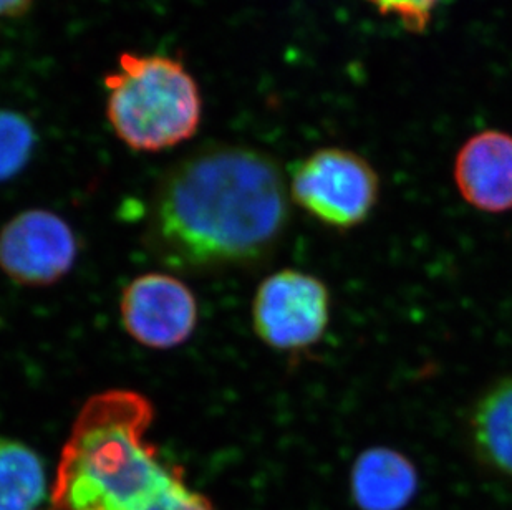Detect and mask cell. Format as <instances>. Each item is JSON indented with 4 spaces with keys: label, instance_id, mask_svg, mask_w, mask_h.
<instances>
[{
    "label": "cell",
    "instance_id": "obj_1",
    "mask_svg": "<svg viewBox=\"0 0 512 510\" xmlns=\"http://www.w3.org/2000/svg\"><path fill=\"white\" fill-rule=\"evenodd\" d=\"M287 221L289 193L269 154L211 146L184 158L161 181L151 236L168 264L214 269L262 259Z\"/></svg>",
    "mask_w": 512,
    "mask_h": 510
},
{
    "label": "cell",
    "instance_id": "obj_2",
    "mask_svg": "<svg viewBox=\"0 0 512 510\" xmlns=\"http://www.w3.org/2000/svg\"><path fill=\"white\" fill-rule=\"evenodd\" d=\"M153 406L138 391L92 396L63 444L54 506L58 510H214L166 466L148 439Z\"/></svg>",
    "mask_w": 512,
    "mask_h": 510
},
{
    "label": "cell",
    "instance_id": "obj_3",
    "mask_svg": "<svg viewBox=\"0 0 512 510\" xmlns=\"http://www.w3.org/2000/svg\"><path fill=\"white\" fill-rule=\"evenodd\" d=\"M107 116L135 151H163L196 135L203 102L183 63L165 55L123 53L105 78Z\"/></svg>",
    "mask_w": 512,
    "mask_h": 510
},
{
    "label": "cell",
    "instance_id": "obj_4",
    "mask_svg": "<svg viewBox=\"0 0 512 510\" xmlns=\"http://www.w3.org/2000/svg\"><path fill=\"white\" fill-rule=\"evenodd\" d=\"M290 196L320 224L334 231H353L377 207L380 176L358 153L322 148L292 168Z\"/></svg>",
    "mask_w": 512,
    "mask_h": 510
},
{
    "label": "cell",
    "instance_id": "obj_5",
    "mask_svg": "<svg viewBox=\"0 0 512 510\" xmlns=\"http://www.w3.org/2000/svg\"><path fill=\"white\" fill-rule=\"evenodd\" d=\"M332 315L327 285L302 270L284 269L262 280L252 302V325L267 347L300 352L324 337Z\"/></svg>",
    "mask_w": 512,
    "mask_h": 510
},
{
    "label": "cell",
    "instance_id": "obj_6",
    "mask_svg": "<svg viewBox=\"0 0 512 510\" xmlns=\"http://www.w3.org/2000/svg\"><path fill=\"white\" fill-rule=\"evenodd\" d=\"M77 259V239L62 217L30 209L12 217L0 231V269L27 287L52 285Z\"/></svg>",
    "mask_w": 512,
    "mask_h": 510
},
{
    "label": "cell",
    "instance_id": "obj_7",
    "mask_svg": "<svg viewBox=\"0 0 512 510\" xmlns=\"http://www.w3.org/2000/svg\"><path fill=\"white\" fill-rule=\"evenodd\" d=\"M120 313L128 335L155 350L186 342L198 323L193 292L181 280L166 274L140 275L126 285Z\"/></svg>",
    "mask_w": 512,
    "mask_h": 510
},
{
    "label": "cell",
    "instance_id": "obj_8",
    "mask_svg": "<svg viewBox=\"0 0 512 510\" xmlns=\"http://www.w3.org/2000/svg\"><path fill=\"white\" fill-rule=\"evenodd\" d=\"M453 176L461 198L474 209L512 211V135L486 130L471 136L456 154Z\"/></svg>",
    "mask_w": 512,
    "mask_h": 510
},
{
    "label": "cell",
    "instance_id": "obj_9",
    "mask_svg": "<svg viewBox=\"0 0 512 510\" xmlns=\"http://www.w3.org/2000/svg\"><path fill=\"white\" fill-rule=\"evenodd\" d=\"M418 484L415 464L388 446L365 449L350 471V494L360 510H403L416 496Z\"/></svg>",
    "mask_w": 512,
    "mask_h": 510
},
{
    "label": "cell",
    "instance_id": "obj_10",
    "mask_svg": "<svg viewBox=\"0 0 512 510\" xmlns=\"http://www.w3.org/2000/svg\"><path fill=\"white\" fill-rule=\"evenodd\" d=\"M469 431L486 464L512 477V376L479 398L469 418Z\"/></svg>",
    "mask_w": 512,
    "mask_h": 510
},
{
    "label": "cell",
    "instance_id": "obj_11",
    "mask_svg": "<svg viewBox=\"0 0 512 510\" xmlns=\"http://www.w3.org/2000/svg\"><path fill=\"white\" fill-rule=\"evenodd\" d=\"M47 489L44 464L25 444L0 438V510H35Z\"/></svg>",
    "mask_w": 512,
    "mask_h": 510
},
{
    "label": "cell",
    "instance_id": "obj_12",
    "mask_svg": "<svg viewBox=\"0 0 512 510\" xmlns=\"http://www.w3.org/2000/svg\"><path fill=\"white\" fill-rule=\"evenodd\" d=\"M34 146L35 131L30 121L15 111L0 110V183L24 169Z\"/></svg>",
    "mask_w": 512,
    "mask_h": 510
},
{
    "label": "cell",
    "instance_id": "obj_13",
    "mask_svg": "<svg viewBox=\"0 0 512 510\" xmlns=\"http://www.w3.org/2000/svg\"><path fill=\"white\" fill-rule=\"evenodd\" d=\"M382 15H390L411 34H421L428 29L435 10L443 0H367Z\"/></svg>",
    "mask_w": 512,
    "mask_h": 510
},
{
    "label": "cell",
    "instance_id": "obj_14",
    "mask_svg": "<svg viewBox=\"0 0 512 510\" xmlns=\"http://www.w3.org/2000/svg\"><path fill=\"white\" fill-rule=\"evenodd\" d=\"M34 0H0V17H19L32 7Z\"/></svg>",
    "mask_w": 512,
    "mask_h": 510
}]
</instances>
